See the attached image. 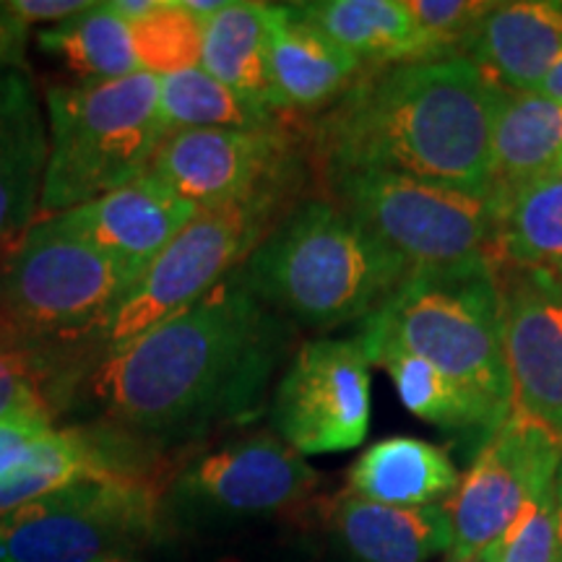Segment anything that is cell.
I'll return each instance as SVG.
<instances>
[{"label": "cell", "mask_w": 562, "mask_h": 562, "mask_svg": "<svg viewBox=\"0 0 562 562\" xmlns=\"http://www.w3.org/2000/svg\"><path fill=\"white\" fill-rule=\"evenodd\" d=\"M461 474L442 448L419 438H385L372 442L349 467L347 492L362 501L422 508L451 497Z\"/></svg>", "instance_id": "obj_21"}, {"label": "cell", "mask_w": 562, "mask_h": 562, "mask_svg": "<svg viewBox=\"0 0 562 562\" xmlns=\"http://www.w3.org/2000/svg\"><path fill=\"white\" fill-rule=\"evenodd\" d=\"M321 513L334 542L351 562H430L453 547L446 505L396 508L344 490L323 503Z\"/></svg>", "instance_id": "obj_18"}, {"label": "cell", "mask_w": 562, "mask_h": 562, "mask_svg": "<svg viewBox=\"0 0 562 562\" xmlns=\"http://www.w3.org/2000/svg\"><path fill=\"white\" fill-rule=\"evenodd\" d=\"M537 94L547 97V100L562 102V53H560V58L554 60V66L550 68V74L544 76V81L539 83Z\"/></svg>", "instance_id": "obj_35"}, {"label": "cell", "mask_w": 562, "mask_h": 562, "mask_svg": "<svg viewBox=\"0 0 562 562\" xmlns=\"http://www.w3.org/2000/svg\"><path fill=\"white\" fill-rule=\"evenodd\" d=\"M560 461V435L513 406L446 503L453 526V558L482 554L531 497L552 487Z\"/></svg>", "instance_id": "obj_13"}, {"label": "cell", "mask_w": 562, "mask_h": 562, "mask_svg": "<svg viewBox=\"0 0 562 562\" xmlns=\"http://www.w3.org/2000/svg\"><path fill=\"white\" fill-rule=\"evenodd\" d=\"M404 5L425 34L435 60L467 55L482 19L492 9L487 0H404Z\"/></svg>", "instance_id": "obj_31"}, {"label": "cell", "mask_w": 562, "mask_h": 562, "mask_svg": "<svg viewBox=\"0 0 562 562\" xmlns=\"http://www.w3.org/2000/svg\"><path fill=\"white\" fill-rule=\"evenodd\" d=\"M294 206L279 201L203 209L125 294L97 334L102 357L128 347L229 279Z\"/></svg>", "instance_id": "obj_9"}, {"label": "cell", "mask_w": 562, "mask_h": 562, "mask_svg": "<svg viewBox=\"0 0 562 562\" xmlns=\"http://www.w3.org/2000/svg\"><path fill=\"white\" fill-rule=\"evenodd\" d=\"M138 277L94 248L60 216L37 220L0 281V315L45 344L97 339Z\"/></svg>", "instance_id": "obj_6"}, {"label": "cell", "mask_w": 562, "mask_h": 562, "mask_svg": "<svg viewBox=\"0 0 562 562\" xmlns=\"http://www.w3.org/2000/svg\"><path fill=\"white\" fill-rule=\"evenodd\" d=\"M50 133L26 68H0V256H13L40 220Z\"/></svg>", "instance_id": "obj_16"}, {"label": "cell", "mask_w": 562, "mask_h": 562, "mask_svg": "<svg viewBox=\"0 0 562 562\" xmlns=\"http://www.w3.org/2000/svg\"><path fill=\"white\" fill-rule=\"evenodd\" d=\"M311 172L305 131L292 121L263 128L175 131L149 165L151 178L199 211L250 201L297 206Z\"/></svg>", "instance_id": "obj_10"}, {"label": "cell", "mask_w": 562, "mask_h": 562, "mask_svg": "<svg viewBox=\"0 0 562 562\" xmlns=\"http://www.w3.org/2000/svg\"><path fill=\"white\" fill-rule=\"evenodd\" d=\"M315 487L305 456L277 432H252L188 461L165 492V508L193 524L258 521L300 510Z\"/></svg>", "instance_id": "obj_11"}, {"label": "cell", "mask_w": 562, "mask_h": 562, "mask_svg": "<svg viewBox=\"0 0 562 562\" xmlns=\"http://www.w3.org/2000/svg\"><path fill=\"white\" fill-rule=\"evenodd\" d=\"M497 81L472 58L368 68L305 131L321 182L396 172L490 199Z\"/></svg>", "instance_id": "obj_2"}, {"label": "cell", "mask_w": 562, "mask_h": 562, "mask_svg": "<svg viewBox=\"0 0 562 562\" xmlns=\"http://www.w3.org/2000/svg\"><path fill=\"white\" fill-rule=\"evenodd\" d=\"M552 172H558V175H562V157L558 159V165H554V170Z\"/></svg>", "instance_id": "obj_40"}, {"label": "cell", "mask_w": 562, "mask_h": 562, "mask_svg": "<svg viewBox=\"0 0 562 562\" xmlns=\"http://www.w3.org/2000/svg\"><path fill=\"white\" fill-rule=\"evenodd\" d=\"M159 112L167 131H209V128H263L294 117L271 115L243 100L203 68L159 79Z\"/></svg>", "instance_id": "obj_27"}, {"label": "cell", "mask_w": 562, "mask_h": 562, "mask_svg": "<svg viewBox=\"0 0 562 562\" xmlns=\"http://www.w3.org/2000/svg\"><path fill=\"white\" fill-rule=\"evenodd\" d=\"M490 266L544 273L562 284V175L547 172L495 203Z\"/></svg>", "instance_id": "obj_24"}, {"label": "cell", "mask_w": 562, "mask_h": 562, "mask_svg": "<svg viewBox=\"0 0 562 562\" xmlns=\"http://www.w3.org/2000/svg\"><path fill=\"white\" fill-rule=\"evenodd\" d=\"M50 432H55V417L45 412L13 414L0 419V474L19 467Z\"/></svg>", "instance_id": "obj_32"}, {"label": "cell", "mask_w": 562, "mask_h": 562, "mask_svg": "<svg viewBox=\"0 0 562 562\" xmlns=\"http://www.w3.org/2000/svg\"><path fill=\"white\" fill-rule=\"evenodd\" d=\"M47 157L40 220L91 203L128 186L170 136L159 112V79L55 83L45 91Z\"/></svg>", "instance_id": "obj_5"}, {"label": "cell", "mask_w": 562, "mask_h": 562, "mask_svg": "<svg viewBox=\"0 0 562 562\" xmlns=\"http://www.w3.org/2000/svg\"><path fill=\"white\" fill-rule=\"evenodd\" d=\"M9 328H13V323L5 318V315H0V334H5V331H9Z\"/></svg>", "instance_id": "obj_39"}, {"label": "cell", "mask_w": 562, "mask_h": 562, "mask_svg": "<svg viewBox=\"0 0 562 562\" xmlns=\"http://www.w3.org/2000/svg\"><path fill=\"white\" fill-rule=\"evenodd\" d=\"M446 562H484L482 554H474V558H453V554H448Z\"/></svg>", "instance_id": "obj_38"}, {"label": "cell", "mask_w": 562, "mask_h": 562, "mask_svg": "<svg viewBox=\"0 0 562 562\" xmlns=\"http://www.w3.org/2000/svg\"><path fill=\"white\" fill-rule=\"evenodd\" d=\"M412 266L328 199L300 201L237 269L273 313L313 331L362 323L412 277Z\"/></svg>", "instance_id": "obj_3"}, {"label": "cell", "mask_w": 562, "mask_h": 562, "mask_svg": "<svg viewBox=\"0 0 562 562\" xmlns=\"http://www.w3.org/2000/svg\"><path fill=\"white\" fill-rule=\"evenodd\" d=\"M552 497H554V529H558V547H560V562H562V461L552 482Z\"/></svg>", "instance_id": "obj_36"}, {"label": "cell", "mask_w": 562, "mask_h": 562, "mask_svg": "<svg viewBox=\"0 0 562 562\" xmlns=\"http://www.w3.org/2000/svg\"><path fill=\"white\" fill-rule=\"evenodd\" d=\"M562 53V0L492 3L467 58L503 87L537 91Z\"/></svg>", "instance_id": "obj_19"}, {"label": "cell", "mask_w": 562, "mask_h": 562, "mask_svg": "<svg viewBox=\"0 0 562 562\" xmlns=\"http://www.w3.org/2000/svg\"><path fill=\"white\" fill-rule=\"evenodd\" d=\"M26 32L30 26L0 3V68H24Z\"/></svg>", "instance_id": "obj_34"}, {"label": "cell", "mask_w": 562, "mask_h": 562, "mask_svg": "<svg viewBox=\"0 0 562 562\" xmlns=\"http://www.w3.org/2000/svg\"><path fill=\"white\" fill-rule=\"evenodd\" d=\"M269 414L273 432L300 456L362 446L370 427V360L360 336L302 344L271 393Z\"/></svg>", "instance_id": "obj_12"}, {"label": "cell", "mask_w": 562, "mask_h": 562, "mask_svg": "<svg viewBox=\"0 0 562 562\" xmlns=\"http://www.w3.org/2000/svg\"><path fill=\"white\" fill-rule=\"evenodd\" d=\"M357 336L370 364L393 351L419 357L497 409L513 412L503 302L487 261L412 271Z\"/></svg>", "instance_id": "obj_4"}, {"label": "cell", "mask_w": 562, "mask_h": 562, "mask_svg": "<svg viewBox=\"0 0 562 562\" xmlns=\"http://www.w3.org/2000/svg\"><path fill=\"white\" fill-rule=\"evenodd\" d=\"M222 562H243V560H235V558H227V560H222Z\"/></svg>", "instance_id": "obj_41"}, {"label": "cell", "mask_w": 562, "mask_h": 562, "mask_svg": "<svg viewBox=\"0 0 562 562\" xmlns=\"http://www.w3.org/2000/svg\"><path fill=\"white\" fill-rule=\"evenodd\" d=\"M201 68L256 108L286 117L271 81L266 3L224 0L220 11L206 16Z\"/></svg>", "instance_id": "obj_23"}, {"label": "cell", "mask_w": 562, "mask_h": 562, "mask_svg": "<svg viewBox=\"0 0 562 562\" xmlns=\"http://www.w3.org/2000/svg\"><path fill=\"white\" fill-rule=\"evenodd\" d=\"M294 334L232 273L97 362L87 385L115 432L136 446L191 442L258 417L279 368L292 360Z\"/></svg>", "instance_id": "obj_1"}, {"label": "cell", "mask_w": 562, "mask_h": 562, "mask_svg": "<svg viewBox=\"0 0 562 562\" xmlns=\"http://www.w3.org/2000/svg\"><path fill=\"white\" fill-rule=\"evenodd\" d=\"M60 344L34 341L16 326L0 334V419L13 414L45 412L55 417L68 389L70 364L55 355Z\"/></svg>", "instance_id": "obj_28"}, {"label": "cell", "mask_w": 562, "mask_h": 562, "mask_svg": "<svg viewBox=\"0 0 562 562\" xmlns=\"http://www.w3.org/2000/svg\"><path fill=\"white\" fill-rule=\"evenodd\" d=\"M100 562H144V560H140L138 552H112Z\"/></svg>", "instance_id": "obj_37"}, {"label": "cell", "mask_w": 562, "mask_h": 562, "mask_svg": "<svg viewBox=\"0 0 562 562\" xmlns=\"http://www.w3.org/2000/svg\"><path fill=\"white\" fill-rule=\"evenodd\" d=\"M484 562H560L552 487L518 510L508 529L482 550Z\"/></svg>", "instance_id": "obj_30"}, {"label": "cell", "mask_w": 562, "mask_h": 562, "mask_svg": "<svg viewBox=\"0 0 562 562\" xmlns=\"http://www.w3.org/2000/svg\"><path fill=\"white\" fill-rule=\"evenodd\" d=\"M375 364L389 372L398 398L414 417L430 422V425L448 432L476 435L480 448L510 414L463 389L461 383H456L453 378H448L446 372L432 368L430 362L419 360V357L393 351V355L378 357Z\"/></svg>", "instance_id": "obj_25"}, {"label": "cell", "mask_w": 562, "mask_h": 562, "mask_svg": "<svg viewBox=\"0 0 562 562\" xmlns=\"http://www.w3.org/2000/svg\"><path fill=\"white\" fill-rule=\"evenodd\" d=\"M203 21L186 0H154L144 16L128 21L140 70L165 79L201 68Z\"/></svg>", "instance_id": "obj_29"}, {"label": "cell", "mask_w": 562, "mask_h": 562, "mask_svg": "<svg viewBox=\"0 0 562 562\" xmlns=\"http://www.w3.org/2000/svg\"><path fill=\"white\" fill-rule=\"evenodd\" d=\"M199 214V209L149 172L102 199L63 211L60 222L140 279L154 258Z\"/></svg>", "instance_id": "obj_15"}, {"label": "cell", "mask_w": 562, "mask_h": 562, "mask_svg": "<svg viewBox=\"0 0 562 562\" xmlns=\"http://www.w3.org/2000/svg\"><path fill=\"white\" fill-rule=\"evenodd\" d=\"M490 157L492 203L552 172L562 157V102L497 83Z\"/></svg>", "instance_id": "obj_20"}, {"label": "cell", "mask_w": 562, "mask_h": 562, "mask_svg": "<svg viewBox=\"0 0 562 562\" xmlns=\"http://www.w3.org/2000/svg\"><path fill=\"white\" fill-rule=\"evenodd\" d=\"M492 271L503 302L513 406L562 438V284L513 266Z\"/></svg>", "instance_id": "obj_14"}, {"label": "cell", "mask_w": 562, "mask_h": 562, "mask_svg": "<svg viewBox=\"0 0 562 562\" xmlns=\"http://www.w3.org/2000/svg\"><path fill=\"white\" fill-rule=\"evenodd\" d=\"M159 476H94L0 518V562H100L140 552L167 521Z\"/></svg>", "instance_id": "obj_8"}, {"label": "cell", "mask_w": 562, "mask_h": 562, "mask_svg": "<svg viewBox=\"0 0 562 562\" xmlns=\"http://www.w3.org/2000/svg\"><path fill=\"white\" fill-rule=\"evenodd\" d=\"M9 11L13 16L24 21L26 26L37 24V21H68L76 13L87 11L91 3L87 0H9Z\"/></svg>", "instance_id": "obj_33"}, {"label": "cell", "mask_w": 562, "mask_h": 562, "mask_svg": "<svg viewBox=\"0 0 562 562\" xmlns=\"http://www.w3.org/2000/svg\"><path fill=\"white\" fill-rule=\"evenodd\" d=\"M269 68L286 117H315L347 91L362 63L311 24L294 3H266Z\"/></svg>", "instance_id": "obj_17"}, {"label": "cell", "mask_w": 562, "mask_h": 562, "mask_svg": "<svg viewBox=\"0 0 562 562\" xmlns=\"http://www.w3.org/2000/svg\"><path fill=\"white\" fill-rule=\"evenodd\" d=\"M294 5L364 70L435 60L404 0H305Z\"/></svg>", "instance_id": "obj_22"}, {"label": "cell", "mask_w": 562, "mask_h": 562, "mask_svg": "<svg viewBox=\"0 0 562 562\" xmlns=\"http://www.w3.org/2000/svg\"><path fill=\"white\" fill-rule=\"evenodd\" d=\"M323 188L414 271L492 261L497 211L490 199L375 170L336 175Z\"/></svg>", "instance_id": "obj_7"}, {"label": "cell", "mask_w": 562, "mask_h": 562, "mask_svg": "<svg viewBox=\"0 0 562 562\" xmlns=\"http://www.w3.org/2000/svg\"><path fill=\"white\" fill-rule=\"evenodd\" d=\"M37 47L81 76V81H117L144 74L128 21L117 16L110 3H91L87 11L42 30Z\"/></svg>", "instance_id": "obj_26"}]
</instances>
